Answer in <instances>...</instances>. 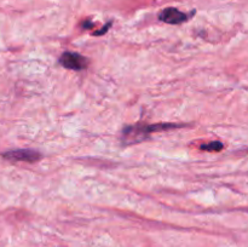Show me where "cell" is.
I'll return each mask as SVG.
<instances>
[{
  "instance_id": "cell-4",
  "label": "cell",
  "mask_w": 248,
  "mask_h": 247,
  "mask_svg": "<svg viewBox=\"0 0 248 247\" xmlns=\"http://www.w3.org/2000/svg\"><path fill=\"white\" fill-rule=\"evenodd\" d=\"M188 18V15L179 11L176 7H167V9H164L159 14L160 21L169 24H181L186 22Z\"/></svg>"
},
{
  "instance_id": "cell-2",
  "label": "cell",
  "mask_w": 248,
  "mask_h": 247,
  "mask_svg": "<svg viewBox=\"0 0 248 247\" xmlns=\"http://www.w3.org/2000/svg\"><path fill=\"white\" fill-rule=\"evenodd\" d=\"M1 156L10 161H23L33 164L43 159V155L34 149H14L2 153Z\"/></svg>"
},
{
  "instance_id": "cell-5",
  "label": "cell",
  "mask_w": 248,
  "mask_h": 247,
  "mask_svg": "<svg viewBox=\"0 0 248 247\" xmlns=\"http://www.w3.org/2000/svg\"><path fill=\"white\" fill-rule=\"evenodd\" d=\"M200 148L206 152H220L224 148V145L222 142H211L207 144H202Z\"/></svg>"
},
{
  "instance_id": "cell-6",
  "label": "cell",
  "mask_w": 248,
  "mask_h": 247,
  "mask_svg": "<svg viewBox=\"0 0 248 247\" xmlns=\"http://www.w3.org/2000/svg\"><path fill=\"white\" fill-rule=\"evenodd\" d=\"M110 26H111V22H109V23L107 24V26H104L103 28L101 29V31H94V35H102V34H104V33H106L107 31H108V29H109V27H110Z\"/></svg>"
},
{
  "instance_id": "cell-3",
  "label": "cell",
  "mask_w": 248,
  "mask_h": 247,
  "mask_svg": "<svg viewBox=\"0 0 248 247\" xmlns=\"http://www.w3.org/2000/svg\"><path fill=\"white\" fill-rule=\"evenodd\" d=\"M60 63L70 70H84L89 65V60L78 52H64L60 57Z\"/></svg>"
},
{
  "instance_id": "cell-1",
  "label": "cell",
  "mask_w": 248,
  "mask_h": 247,
  "mask_svg": "<svg viewBox=\"0 0 248 247\" xmlns=\"http://www.w3.org/2000/svg\"><path fill=\"white\" fill-rule=\"evenodd\" d=\"M182 125H176V124H155V125H130L126 126L123 130L121 135V142L124 145L138 144L140 142H144L150 137L152 133L155 131L170 130V128L181 127Z\"/></svg>"
}]
</instances>
